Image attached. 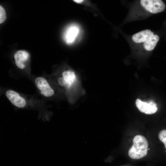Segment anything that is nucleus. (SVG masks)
Returning <instances> with one entry per match:
<instances>
[{
  "label": "nucleus",
  "mask_w": 166,
  "mask_h": 166,
  "mask_svg": "<svg viewBox=\"0 0 166 166\" xmlns=\"http://www.w3.org/2000/svg\"><path fill=\"white\" fill-rule=\"evenodd\" d=\"M62 75L66 82V86L68 88L70 87L75 80L74 73L71 70L65 71L62 73Z\"/></svg>",
  "instance_id": "10"
},
{
  "label": "nucleus",
  "mask_w": 166,
  "mask_h": 166,
  "mask_svg": "<svg viewBox=\"0 0 166 166\" xmlns=\"http://www.w3.org/2000/svg\"><path fill=\"white\" fill-rule=\"evenodd\" d=\"M140 2L146 10L152 14L160 13L166 7L165 3L161 0H141Z\"/></svg>",
  "instance_id": "2"
},
{
  "label": "nucleus",
  "mask_w": 166,
  "mask_h": 166,
  "mask_svg": "<svg viewBox=\"0 0 166 166\" xmlns=\"http://www.w3.org/2000/svg\"><path fill=\"white\" fill-rule=\"evenodd\" d=\"M136 104L138 110L141 112L146 114L154 113L157 110L156 104L152 101L147 102L137 99L136 101Z\"/></svg>",
  "instance_id": "5"
},
{
  "label": "nucleus",
  "mask_w": 166,
  "mask_h": 166,
  "mask_svg": "<svg viewBox=\"0 0 166 166\" xmlns=\"http://www.w3.org/2000/svg\"><path fill=\"white\" fill-rule=\"evenodd\" d=\"M29 54L25 50L17 51L14 55L15 64L20 69H23L25 67V63L29 59Z\"/></svg>",
  "instance_id": "7"
},
{
  "label": "nucleus",
  "mask_w": 166,
  "mask_h": 166,
  "mask_svg": "<svg viewBox=\"0 0 166 166\" xmlns=\"http://www.w3.org/2000/svg\"><path fill=\"white\" fill-rule=\"evenodd\" d=\"M74 2H75L78 3H80L82 2L83 1V0H73Z\"/></svg>",
  "instance_id": "14"
},
{
  "label": "nucleus",
  "mask_w": 166,
  "mask_h": 166,
  "mask_svg": "<svg viewBox=\"0 0 166 166\" xmlns=\"http://www.w3.org/2000/svg\"><path fill=\"white\" fill-rule=\"evenodd\" d=\"M58 82L59 84L61 86H66V82L63 77L59 78L58 79Z\"/></svg>",
  "instance_id": "13"
},
{
  "label": "nucleus",
  "mask_w": 166,
  "mask_h": 166,
  "mask_svg": "<svg viewBox=\"0 0 166 166\" xmlns=\"http://www.w3.org/2000/svg\"><path fill=\"white\" fill-rule=\"evenodd\" d=\"M6 11L4 8L1 5L0 6V23L4 22L6 19Z\"/></svg>",
  "instance_id": "12"
},
{
  "label": "nucleus",
  "mask_w": 166,
  "mask_h": 166,
  "mask_svg": "<svg viewBox=\"0 0 166 166\" xmlns=\"http://www.w3.org/2000/svg\"><path fill=\"white\" fill-rule=\"evenodd\" d=\"M79 32L80 28L75 24L68 26L63 34V38L65 43L68 44H72L77 37Z\"/></svg>",
  "instance_id": "4"
},
{
  "label": "nucleus",
  "mask_w": 166,
  "mask_h": 166,
  "mask_svg": "<svg viewBox=\"0 0 166 166\" xmlns=\"http://www.w3.org/2000/svg\"><path fill=\"white\" fill-rule=\"evenodd\" d=\"M158 137L160 140L164 143L166 148V130L160 131Z\"/></svg>",
  "instance_id": "11"
},
{
  "label": "nucleus",
  "mask_w": 166,
  "mask_h": 166,
  "mask_svg": "<svg viewBox=\"0 0 166 166\" xmlns=\"http://www.w3.org/2000/svg\"><path fill=\"white\" fill-rule=\"evenodd\" d=\"M133 144L129 149L128 154L133 159H139L145 156L147 153L148 143L144 136H135L133 140Z\"/></svg>",
  "instance_id": "1"
},
{
  "label": "nucleus",
  "mask_w": 166,
  "mask_h": 166,
  "mask_svg": "<svg viewBox=\"0 0 166 166\" xmlns=\"http://www.w3.org/2000/svg\"><path fill=\"white\" fill-rule=\"evenodd\" d=\"M150 149L149 148L148 149V150H149Z\"/></svg>",
  "instance_id": "15"
},
{
  "label": "nucleus",
  "mask_w": 166,
  "mask_h": 166,
  "mask_svg": "<svg viewBox=\"0 0 166 166\" xmlns=\"http://www.w3.org/2000/svg\"><path fill=\"white\" fill-rule=\"evenodd\" d=\"M35 83L37 87L40 91L41 93L44 96L49 97L54 94V90L44 78L37 77L35 79Z\"/></svg>",
  "instance_id": "3"
},
{
  "label": "nucleus",
  "mask_w": 166,
  "mask_h": 166,
  "mask_svg": "<svg viewBox=\"0 0 166 166\" xmlns=\"http://www.w3.org/2000/svg\"><path fill=\"white\" fill-rule=\"evenodd\" d=\"M153 33L149 29L143 30L134 34L132 36V39L135 43L142 44Z\"/></svg>",
  "instance_id": "8"
},
{
  "label": "nucleus",
  "mask_w": 166,
  "mask_h": 166,
  "mask_svg": "<svg viewBox=\"0 0 166 166\" xmlns=\"http://www.w3.org/2000/svg\"><path fill=\"white\" fill-rule=\"evenodd\" d=\"M6 95L10 102L15 106L22 108L26 106L25 100L17 92L12 90H8L6 91Z\"/></svg>",
  "instance_id": "6"
},
{
  "label": "nucleus",
  "mask_w": 166,
  "mask_h": 166,
  "mask_svg": "<svg viewBox=\"0 0 166 166\" xmlns=\"http://www.w3.org/2000/svg\"><path fill=\"white\" fill-rule=\"evenodd\" d=\"M159 39V36L153 33L142 44L143 47L146 50L152 51L155 48Z\"/></svg>",
  "instance_id": "9"
}]
</instances>
